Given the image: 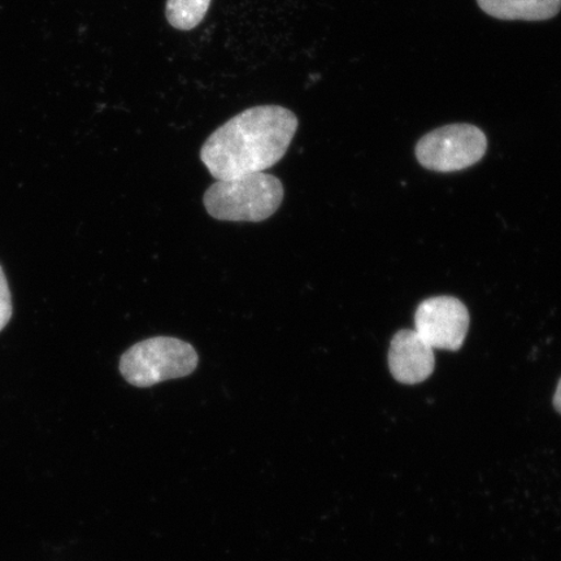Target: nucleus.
Returning <instances> with one entry per match:
<instances>
[{"label":"nucleus","instance_id":"nucleus-7","mask_svg":"<svg viewBox=\"0 0 561 561\" xmlns=\"http://www.w3.org/2000/svg\"><path fill=\"white\" fill-rule=\"evenodd\" d=\"M488 15L501 20L542 21L556 18L561 0H477Z\"/></svg>","mask_w":561,"mask_h":561},{"label":"nucleus","instance_id":"nucleus-3","mask_svg":"<svg viewBox=\"0 0 561 561\" xmlns=\"http://www.w3.org/2000/svg\"><path fill=\"white\" fill-rule=\"evenodd\" d=\"M198 363V353L191 343L173 336H153L126 350L118 369L126 382L150 388L191 376Z\"/></svg>","mask_w":561,"mask_h":561},{"label":"nucleus","instance_id":"nucleus-5","mask_svg":"<svg viewBox=\"0 0 561 561\" xmlns=\"http://www.w3.org/2000/svg\"><path fill=\"white\" fill-rule=\"evenodd\" d=\"M469 329V312L459 299L434 297L415 313V332L433 348L458 351Z\"/></svg>","mask_w":561,"mask_h":561},{"label":"nucleus","instance_id":"nucleus-8","mask_svg":"<svg viewBox=\"0 0 561 561\" xmlns=\"http://www.w3.org/2000/svg\"><path fill=\"white\" fill-rule=\"evenodd\" d=\"M213 0H167L165 18L174 30L188 32L205 20Z\"/></svg>","mask_w":561,"mask_h":561},{"label":"nucleus","instance_id":"nucleus-10","mask_svg":"<svg viewBox=\"0 0 561 561\" xmlns=\"http://www.w3.org/2000/svg\"><path fill=\"white\" fill-rule=\"evenodd\" d=\"M553 405H556L557 411L561 413V380L558 383L556 397H553Z\"/></svg>","mask_w":561,"mask_h":561},{"label":"nucleus","instance_id":"nucleus-2","mask_svg":"<svg viewBox=\"0 0 561 561\" xmlns=\"http://www.w3.org/2000/svg\"><path fill=\"white\" fill-rule=\"evenodd\" d=\"M283 201V182L264 172L217 180L203 198L207 213L214 219L234 222L270 219Z\"/></svg>","mask_w":561,"mask_h":561},{"label":"nucleus","instance_id":"nucleus-6","mask_svg":"<svg viewBox=\"0 0 561 561\" xmlns=\"http://www.w3.org/2000/svg\"><path fill=\"white\" fill-rule=\"evenodd\" d=\"M392 377L404 385H416L430 378L436 368L434 348L415 331L404 329L392 336L389 350Z\"/></svg>","mask_w":561,"mask_h":561},{"label":"nucleus","instance_id":"nucleus-1","mask_svg":"<svg viewBox=\"0 0 561 561\" xmlns=\"http://www.w3.org/2000/svg\"><path fill=\"white\" fill-rule=\"evenodd\" d=\"M298 117L280 105H256L231 117L208 137L201 160L216 180L261 173L285 157Z\"/></svg>","mask_w":561,"mask_h":561},{"label":"nucleus","instance_id":"nucleus-9","mask_svg":"<svg viewBox=\"0 0 561 561\" xmlns=\"http://www.w3.org/2000/svg\"><path fill=\"white\" fill-rule=\"evenodd\" d=\"M12 318V299L9 283L2 266H0V332L9 324Z\"/></svg>","mask_w":561,"mask_h":561},{"label":"nucleus","instance_id":"nucleus-4","mask_svg":"<svg viewBox=\"0 0 561 561\" xmlns=\"http://www.w3.org/2000/svg\"><path fill=\"white\" fill-rule=\"evenodd\" d=\"M486 150L485 133L471 124H453L421 138L416 158L426 170L450 173L479 163Z\"/></svg>","mask_w":561,"mask_h":561}]
</instances>
